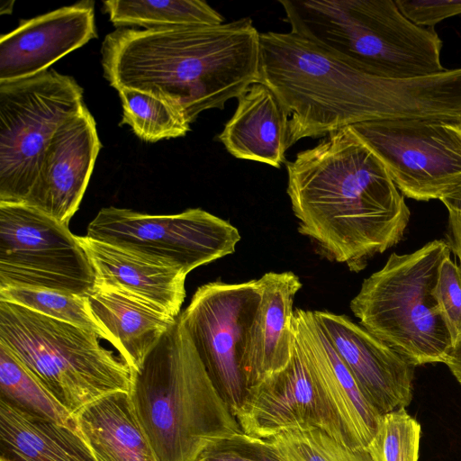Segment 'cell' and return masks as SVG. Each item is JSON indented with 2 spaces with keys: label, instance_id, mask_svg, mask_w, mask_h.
<instances>
[{
  "label": "cell",
  "instance_id": "3",
  "mask_svg": "<svg viewBox=\"0 0 461 461\" xmlns=\"http://www.w3.org/2000/svg\"><path fill=\"white\" fill-rule=\"evenodd\" d=\"M259 34L249 17L216 25L119 28L103 41L104 77L117 91L134 89L172 104L192 123L259 82Z\"/></svg>",
  "mask_w": 461,
  "mask_h": 461
},
{
  "label": "cell",
  "instance_id": "18",
  "mask_svg": "<svg viewBox=\"0 0 461 461\" xmlns=\"http://www.w3.org/2000/svg\"><path fill=\"white\" fill-rule=\"evenodd\" d=\"M95 275V285L131 295L173 317L185 298L186 276L180 269L117 246L78 236Z\"/></svg>",
  "mask_w": 461,
  "mask_h": 461
},
{
  "label": "cell",
  "instance_id": "23",
  "mask_svg": "<svg viewBox=\"0 0 461 461\" xmlns=\"http://www.w3.org/2000/svg\"><path fill=\"white\" fill-rule=\"evenodd\" d=\"M74 418L97 461H158L129 393L103 397L77 411Z\"/></svg>",
  "mask_w": 461,
  "mask_h": 461
},
{
  "label": "cell",
  "instance_id": "34",
  "mask_svg": "<svg viewBox=\"0 0 461 461\" xmlns=\"http://www.w3.org/2000/svg\"><path fill=\"white\" fill-rule=\"evenodd\" d=\"M447 210L461 212V185L440 198Z\"/></svg>",
  "mask_w": 461,
  "mask_h": 461
},
{
  "label": "cell",
  "instance_id": "31",
  "mask_svg": "<svg viewBox=\"0 0 461 461\" xmlns=\"http://www.w3.org/2000/svg\"><path fill=\"white\" fill-rule=\"evenodd\" d=\"M434 296L455 344L461 336V273L450 257L441 264Z\"/></svg>",
  "mask_w": 461,
  "mask_h": 461
},
{
  "label": "cell",
  "instance_id": "26",
  "mask_svg": "<svg viewBox=\"0 0 461 461\" xmlns=\"http://www.w3.org/2000/svg\"><path fill=\"white\" fill-rule=\"evenodd\" d=\"M122 107L121 124L129 125L142 140L185 136L190 122L182 110L149 93L123 88L118 91Z\"/></svg>",
  "mask_w": 461,
  "mask_h": 461
},
{
  "label": "cell",
  "instance_id": "17",
  "mask_svg": "<svg viewBox=\"0 0 461 461\" xmlns=\"http://www.w3.org/2000/svg\"><path fill=\"white\" fill-rule=\"evenodd\" d=\"M294 330L353 445L356 448H366L376 431L380 414L365 398L317 322L313 311L295 309Z\"/></svg>",
  "mask_w": 461,
  "mask_h": 461
},
{
  "label": "cell",
  "instance_id": "24",
  "mask_svg": "<svg viewBox=\"0 0 461 461\" xmlns=\"http://www.w3.org/2000/svg\"><path fill=\"white\" fill-rule=\"evenodd\" d=\"M104 8L113 25L141 26L145 29L216 25L223 17L201 0L104 1Z\"/></svg>",
  "mask_w": 461,
  "mask_h": 461
},
{
  "label": "cell",
  "instance_id": "30",
  "mask_svg": "<svg viewBox=\"0 0 461 461\" xmlns=\"http://www.w3.org/2000/svg\"><path fill=\"white\" fill-rule=\"evenodd\" d=\"M198 461H284L267 440L243 431L211 444Z\"/></svg>",
  "mask_w": 461,
  "mask_h": 461
},
{
  "label": "cell",
  "instance_id": "29",
  "mask_svg": "<svg viewBox=\"0 0 461 461\" xmlns=\"http://www.w3.org/2000/svg\"><path fill=\"white\" fill-rule=\"evenodd\" d=\"M421 427L406 408L380 415L366 450L372 461H419Z\"/></svg>",
  "mask_w": 461,
  "mask_h": 461
},
{
  "label": "cell",
  "instance_id": "6",
  "mask_svg": "<svg viewBox=\"0 0 461 461\" xmlns=\"http://www.w3.org/2000/svg\"><path fill=\"white\" fill-rule=\"evenodd\" d=\"M449 257L443 240L411 253L393 252L349 303L359 325L414 366L445 364L454 347L434 296L441 264Z\"/></svg>",
  "mask_w": 461,
  "mask_h": 461
},
{
  "label": "cell",
  "instance_id": "15",
  "mask_svg": "<svg viewBox=\"0 0 461 461\" xmlns=\"http://www.w3.org/2000/svg\"><path fill=\"white\" fill-rule=\"evenodd\" d=\"M101 147L95 121L85 106L53 135L23 203L68 225L79 208Z\"/></svg>",
  "mask_w": 461,
  "mask_h": 461
},
{
  "label": "cell",
  "instance_id": "11",
  "mask_svg": "<svg viewBox=\"0 0 461 461\" xmlns=\"http://www.w3.org/2000/svg\"><path fill=\"white\" fill-rule=\"evenodd\" d=\"M87 237L185 275L235 251L239 230L228 221L200 208L176 214H149L113 206L101 209L88 224Z\"/></svg>",
  "mask_w": 461,
  "mask_h": 461
},
{
  "label": "cell",
  "instance_id": "9",
  "mask_svg": "<svg viewBox=\"0 0 461 461\" xmlns=\"http://www.w3.org/2000/svg\"><path fill=\"white\" fill-rule=\"evenodd\" d=\"M9 286L87 296L95 275L68 225L26 203L0 202V288Z\"/></svg>",
  "mask_w": 461,
  "mask_h": 461
},
{
  "label": "cell",
  "instance_id": "25",
  "mask_svg": "<svg viewBox=\"0 0 461 461\" xmlns=\"http://www.w3.org/2000/svg\"><path fill=\"white\" fill-rule=\"evenodd\" d=\"M0 400L33 415L77 427L67 411L0 342Z\"/></svg>",
  "mask_w": 461,
  "mask_h": 461
},
{
  "label": "cell",
  "instance_id": "5",
  "mask_svg": "<svg viewBox=\"0 0 461 461\" xmlns=\"http://www.w3.org/2000/svg\"><path fill=\"white\" fill-rule=\"evenodd\" d=\"M291 32L378 77L439 74L442 41L407 19L393 0H280Z\"/></svg>",
  "mask_w": 461,
  "mask_h": 461
},
{
  "label": "cell",
  "instance_id": "7",
  "mask_svg": "<svg viewBox=\"0 0 461 461\" xmlns=\"http://www.w3.org/2000/svg\"><path fill=\"white\" fill-rule=\"evenodd\" d=\"M0 342L72 415L130 392L131 369L91 330L0 301Z\"/></svg>",
  "mask_w": 461,
  "mask_h": 461
},
{
  "label": "cell",
  "instance_id": "27",
  "mask_svg": "<svg viewBox=\"0 0 461 461\" xmlns=\"http://www.w3.org/2000/svg\"><path fill=\"white\" fill-rule=\"evenodd\" d=\"M0 301L10 302L41 314L91 330L111 343L105 329L92 314L86 296L43 288H0Z\"/></svg>",
  "mask_w": 461,
  "mask_h": 461
},
{
  "label": "cell",
  "instance_id": "33",
  "mask_svg": "<svg viewBox=\"0 0 461 461\" xmlns=\"http://www.w3.org/2000/svg\"><path fill=\"white\" fill-rule=\"evenodd\" d=\"M447 244L459 260L461 273V212L448 210Z\"/></svg>",
  "mask_w": 461,
  "mask_h": 461
},
{
  "label": "cell",
  "instance_id": "14",
  "mask_svg": "<svg viewBox=\"0 0 461 461\" xmlns=\"http://www.w3.org/2000/svg\"><path fill=\"white\" fill-rule=\"evenodd\" d=\"M313 315L380 415L411 403L415 368L411 363L344 314L313 311Z\"/></svg>",
  "mask_w": 461,
  "mask_h": 461
},
{
  "label": "cell",
  "instance_id": "22",
  "mask_svg": "<svg viewBox=\"0 0 461 461\" xmlns=\"http://www.w3.org/2000/svg\"><path fill=\"white\" fill-rule=\"evenodd\" d=\"M0 461H97L77 427L0 400Z\"/></svg>",
  "mask_w": 461,
  "mask_h": 461
},
{
  "label": "cell",
  "instance_id": "28",
  "mask_svg": "<svg viewBox=\"0 0 461 461\" xmlns=\"http://www.w3.org/2000/svg\"><path fill=\"white\" fill-rule=\"evenodd\" d=\"M267 440L284 461H372L366 448H350L314 427L284 429Z\"/></svg>",
  "mask_w": 461,
  "mask_h": 461
},
{
  "label": "cell",
  "instance_id": "21",
  "mask_svg": "<svg viewBox=\"0 0 461 461\" xmlns=\"http://www.w3.org/2000/svg\"><path fill=\"white\" fill-rule=\"evenodd\" d=\"M86 298L92 314L131 371L141 366L178 317L105 286L95 285Z\"/></svg>",
  "mask_w": 461,
  "mask_h": 461
},
{
  "label": "cell",
  "instance_id": "8",
  "mask_svg": "<svg viewBox=\"0 0 461 461\" xmlns=\"http://www.w3.org/2000/svg\"><path fill=\"white\" fill-rule=\"evenodd\" d=\"M85 106L82 87L54 69L0 83V202H25L53 135Z\"/></svg>",
  "mask_w": 461,
  "mask_h": 461
},
{
  "label": "cell",
  "instance_id": "12",
  "mask_svg": "<svg viewBox=\"0 0 461 461\" xmlns=\"http://www.w3.org/2000/svg\"><path fill=\"white\" fill-rule=\"evenodd\" d=\"M351 127L405 197L440 200L461 185V121L399 118Z\"/></svg>",
  "mask_w": 461,
  "mask_h": 461
},
{
  "label": "cell",
  "instance_id": "10",
  "mask_svg": "<svg viewBox=\"0 0 461 461\" xmlns=\"http://www.w3.org/2000/svg\"><path fill=\"white\" fill-rule=\"evenodd\" d=\"M260 300L258 279L215 281L198 287L179 314L213 386L234 417L249 389V335Z\"/></svg>",
  "mask_w": 461,
  "mask_h": 461
},
{
  "label": "cell",
  "instance_id": "35",
  "mask_svg": "<svg viewBox=\"0 0 461 461\" xmlns=\"http://www.w3.org/2000/svg\"><path fill=\"white\" fill-rule=\"evenodd\" d=\"M14 1L3 2L1 5L0 14H11L13 10Z\"/></svg>",
  "mask_w": 461,
  "mask_h": 461
},
{
  "label": "cell",
  "instance_id": "4",
  "mask_svg": "<svg viewBox=\"0 0 461 461\" xmlns=\"http://www.w3.org/2000/svg\"><path fill=\"white\" fill-rule=\"evenodd\" d=\"M129 396L158 461H198L211 444L242 431L179 316L132 371Z\"/></svg>",
  "mask_w": 461,
  "mask_h": 461
},
{
  "label": "cell",
  "instance_id": "20",
  "mask_svg": "<svg viewBox=\"0 0 461 461\" xmlns=\"http://www.w3.org/2000/svg\"><path fill=\"white\" fill-rule=\"evenodd\" d=\"M238 99L232 117L218 135L233 157L280 167L289 145V117L272 90L252 84Z\"/></svg>",
  "mask_w": 461,
  "mask_h": 461
},
{
  "label": "cell",
  "instance_id": "13",
  "mask_svg": "<svg viewBox=\"0 0 461 461\" xmlns=\"http://www.w3.org/2000/svg\"><path fill=\"white\" fill-rule=\"evenodd\" d=\"M235 418L244 433L259 438L287 429L314 427L356 449L295 333L289 363L248 390Z\"/></svg>",
  "mask_w": 461,
  "mask_h": 461
},
{
  "label": "cell",
  "instance_id": "19",
  "mask_svg": "<svg viewBox=\"0 0 461 461\" xmlns=\"http://www.w3.org/2000/svg\"><path fill=\"white\" fill-rule=\"evenodd\" d=\"M258 280L261 300L249 335V389L289 363L294 343V300L303 285L291 271L268 272Z\"/></svg>",
  "mask_w": 461,
  "mask_h": 461
},
{
  "label": "cell",
  "instance_id": "16",
  "mask_svg": "<svg viewBox=\"0 0 461 461\" xmlns=\"http://www.w3.org/2000/svg\"><path fill=\"white\" fill-rule=\"evenodd\" d=\"M96 37L92 1L21 21L17 28L0 39V83L40 74Z\"/></svg>",
  "mask_w": 461,
  "mask_h": 461
},
{
  "label": "cell",
  "instance_id": "2",
  "mask_svg": "<svg viewBox=\"0 0 461 461\" xmlns=\"http://www.w3.org/2000/svg\"><path fill=\"white\" fill-rule=\"evenodd\" d=\"M298 230L330 261L360 272L399 243L411 212L386 167L350 126L286 164Z\"/></svg>",
  "mask_w": 461,
  "mask_h": 461
},
{
  "label": "cell",
  "instance_id": "32",
  "mask_svg": "<svg viewBox=\"0 0 461 461\" xmlns=\"http://www.w3.org/2000/svg\"><path fill=\"white\" fill-rule=\"evenodd\" d=\"M400 12L414 24L434 28L443 20L461 14V0H395Z\"/></svg>",
  "mask_w": 461,
  "mask_h": 461
},
{
  "label": "cell",
  "instance_id": "1",
  "mask_svg": "<svg viewBox=\"0 0 461 461\" xmlns=\"http://www.w3.org/2000/svg\"><path fill=\"white\" fill-rule=\"evenodd\" d=\"M259 82L286 111L289 145L358 123L399 118L461 121V68L393 79L368 74L293 32L259 34Z\"/></svg>",
  "mask_w": 461,
  "mask_h": 461
}]
</instances>
